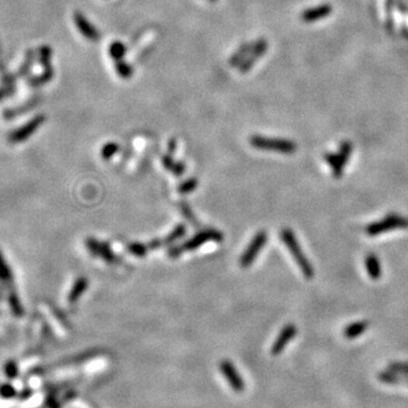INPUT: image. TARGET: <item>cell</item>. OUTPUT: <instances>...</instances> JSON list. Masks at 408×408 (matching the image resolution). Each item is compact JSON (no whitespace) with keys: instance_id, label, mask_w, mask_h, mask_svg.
I'll return each mask as SVG.
<instances>
[{"instance_id":"cell-1","label":"cell","mask_w":408,"mask_h":408,"mask_svg":"<svg viewBox=\"0 0 408 408\" xmlns=\"http://www.w3.org/2000/svg\"><path fill=\"white\" fill-rule=\"evenodd\" d=\"M280 238L282 239V242L285 243L288 251H289L290 254L293 255V258L296 261V263H297V266L299 267V269L302 270L304 277H305L306 279L313 278L314 277L313 267H312L309 259H307L305 257V254H304V252L302 250L301 245H299L297 242V238H296L294 231L289 229V228H283V229L280 231Z\"/></svg>"},{"instance_id":"cell-2","label":"cell","mask_w":408,"mask_h":408,"mask_svg":"<svg viewBox=\"0 0 408 408\" xmlns=\"http://www.w3.org/2000/svg\"><path fill=\"white\" fill-rule=\"evenodd\" d=\"M223 239L222 233H220L219 230L215 229H206L203 230L201 233H199L194 236L193 238L189 239L185 243L181 244V245L173 246L171 249L168 251V257L171 259H176L178 257H181L183 253H185L187 251H194L201 247L203 244H205L207 242H221Z\"/></svg>"},{"instance_id":"cell-3","label":"cell","mask_w":408,"mask_h":408,"mask_svg":"<svg viewBox=\"0 0 408 408\" xmlns=\"http://www.w3.org/2000/svg\"><path fill=\"white\" fill-rule=\"evenodd\" d=\"M250 143L255 149L280 152V153L285 154H291L297 150V144L293 141H289V139L269 138L261 135L251 136Z\"/></svg>"},{"instance_id":"cell-4","label":"cell","mask_w":408,"mask_h":408,"mask_svg":"<svg viewBox=\"0 0 408 408\" xmlns=\"http://www.w3.org/2000/svg\"><path fill=\"white\" fill-rule=\"evenodd\" d=\"M408 228V219L403 217V215L391 213L385 217V219L379 220V221L372 222L366 227V234L374 237L380 234L387 233V231L395 229H406Z\"/></svg>"},{"instance_id":"cell-5","label":"cell","mask_w":408,"mask_h":408,"mask_svg":"<svg viewBox=\"0 0 408 408\" xmlns=\"http://www.w3.org/2000/svg\"><path fill=\"white\" fill-rule=\"evenodd\" d=\"M351 151H353V145L350 142L345 141L341 143L338 153H327L325 155L326 161L329 163L331 169H333V175L336 178H340L342 176L343 167L346 166L348 159L350 157Z\"/></svg>"},{"instance_id":"cell-6","label":"cell","mask_w":408,"mask_h":408,"mask_svg":"<svg viewBox=\"0 0 408 408\" xmlns=\"http://www.w3.org/2000/svg\"><path fill=\"white\" fill-rule=\"evenodd\" d=\"M267 242H268L267 231L261 230L255 234L253 239H252L251 243L249 244V246H247V249L242 255L241 261H239V263H241V267L249 268L253 265L255 259L258 258L260 251L266 246Z\"/></svg>"},{"instance_id":"cell-7","label":"cell","mask_w":408,"mask_h":408,"mask_svg":"<svg viewBox=\"0 0 408 408\" xmlns=\"http://www.w3.org/2000/svg\"><path fill=\"white\" fill-rule=\"evenodd\" d=\"M46 122L45 115H38L34 118H32L29 123L24 124L21 129L14 131L13 133L9 135V142L10 143H21L25 141L30 137V136L35 133L39 130V127Z\"/></svg>"},{"instance_id":"cell-8","label":"cell","mask_w":408,"mask_h":408,"mask_svg":"<svg viewBox=\"0 0 408 408\" xmlns=\"http://www.w3.org/2000/svg\"><path fill=\"white\" fill-rule=\"evenodd\" d=\"M85 245L86 249L89 250L92 254L98 258H101L108 263H115L118 261V258L116 257L114 251L111 250L109 244H107L105 242H100L98 239L94 238H87Z\"/></svg>"},{"instance_id":"cell-9","label":"cell","mask_w":408,"mask_h":408,"mask_svg":"<svg viewBox=\"0 0 408 408\" xmlns=\"http://www.w3.org/2000/svg\"><path fill=\"white\" fill-rule=\"evenodd\" d=\"M220 371H221L223 378L227 380V382L229 383V386L231 388H233L235 393H242L244 388H245V385H244L241 374L238 373V371L234 366V364L230 361L223 359V361L220 363Z\"/></svg>"},{"instance_id":"cell-10","label":"cell","mask_w":408,"mask_h":408,"mask_svg":"<svg viewBox=\"0 0 408 408\" xmlns=\"http://www.w3.org/2000/svg\"><path fill=\"white\" fill-rule=\"evenodd\" d=\"M296 334H297V329H296V326L293 325V323H289V325H286L283 327L271 347V354L273 356L281 354L286 348L287 343L295 338Z\"/></svg>"},{"instance_id":"cell-11","label":"cell","mask_w":408,"mask_h":408,"mask_svg":"<svg viewBox=\"0 0 408 408\" xmlns=\"http://www.w3.org/2000/svg\"><path fill=\"white\" fill-rule=\"evenodd\" d=\"M74 22L77 30L81 32L84 38L90 40V41H98L100 39V33L93 24H92L85 16L79 11H75Z\"/></svg>"},{"instance_id":"cell-12","label":"cell","mask_w":408,"mask_h":408,"mask_svg":"<svg viewBox=\"0 0 408 408\" xmlns=\"http://www.w3.org/2000/svg\"><path fill=\"white\" fill-rule=\"evenodd\" d=\"M267 49H268V42L265 39H260L257 42L253 43L249 57H247L245 61L243 62L242 65L238 67L239 70H241L242 73H247V71L253 67L255 62H257L259 58H261L262 56L266 54Z\"/></svg>"},{"instance_id":"cell-13","label":"cell","mask_w":408,"mask_h":408,"mask_svg":"<svg viewBox=\"0 0 408 408\" xmlns=\"http://www.w3.org/2000/svg\"><path fill=\"white\" fill-rule=\"evenodd\" d=\"M186 233V227L184 225H178L175 229L171 231V233L167 236L165 239H154L151 243L147 244L149 245L150 250H157L159 247L165 246V245H170V244L175 243L177 239L182 238Z\"/></svg>"},{"instance_id":"cell-14","label":"cell","mask_w":408,"mask_h":408,"mask_svg":"<svg viewBox=\"0 0 408 408\" xmlns=\"http://www.w3.org/2000/svg\"><path fill=\"white\" fill-rule=\"evenodd\" d=\"M331 11H333V7L330 5H321L304 11L302 14V19L306 23L317 22L320 21V19L327 17V16H329L331 14Z\"/></svg>"},{"instance_id":"cell-15","label":"cell","mask_w":408,"mask_h":408,"mask_svg":"<svg viewBox=\"0 0 408 408\" xmlns=\"http://www.w3.org/2000/svg\"><path fill=\"white\" fill-rule=\"evenodd\" d=\"M365 268L367 271V274L370 275L371 279L378 280L381 278L382 275V268L380 265L379 259L377 258V255L374 254H369L365 258Z\"/></svg>"},{"instance_id":"cell-16","label":"cell","mask_w":408,"mask_h":408,"mask_svg":"<svg viewBox=\"0 0 408 408\" xmlns=\"http://www.w3.org/2000/svg\"><path fill=\"white\" fill-rule=\"evenodd\" d=\"M87 285H89V281L85 277H79L75 280L73 287H71V290L69 295H68V302L69 303H76L78 301V298L85 293Z\"/></svg>"},{"instance_id":"cell-17","label":"cell","mask_w":408,"mask_h":408,"mask_svg":"<svg viewBox=\"0 0 408 408\" xmlns=\"http://www.w3.org/2000/svg\"><path fill=\"white\" fill-rule=\"evenodd\" d=\"M367 328H369V322L367 321H357L350 323L343 330V336L347 339H355L365 333Z\"/></svg>"},{"instance_id":"cell-18","label":"cell","mask_w":408,"mask_h":408,"mask_svg":"<svg viewBox=\"0 0 408 408\" xmlns=\"http://www.w3.org/2000/svg\"><path fill=\"white\" fill-rule=\"evenodd\" d=\"M252 46L253 43H243V45L239 47V49L236 51V53L231 56L229 59V65L231 67H239L243 64V62L249 57V55L251 53Z\"/></svg>"},{"instance_id":"cell-19","label":"cell","mask_w":408,"mask_h":408,"mask_svg":"<svg viewBox=\"0 0 408 408\" xmlns=\"http://www.w3.org/2000/svg\"><path fill=\"white\" fill-rule=\"evenodd\" d=\"M161 160H162L163 167H165L167 170H169L171 174H174L175 176L181 177V176L185 173V169H186L185 165H184L183 162L175 161L173 157H171V154L163 155Z\"/></svg>"},{"instance_id":"cell-20","label":"cell","mask_w":408,"mask_h":408,"mask_svg":"<svg viewBox=\"0 0 408 408\" xmlns=\"http://www.w3.org/2000/svg\"><path fill=\"white\" fill-rule=\"evenodd\" d=\"M0 281L2 283H11L13 281V273H11L10 267L8 266L1 252H0Z\"/></svg>"},{"instance_id":"cell-21","label":"cell","mask_w":408,"mask_h":408,"mask_svg":"<svg viewBox=\"0 0 408 408\" xmlns=\"http://www.w3.org/2000/svg\"><path fill=\"white\" fill-rule=\"evenodd\" d=\"M126 54V47L121 41H115L109 47V55L115 62L122 61Z\"/></svg>"},{"instance_id":"cell-22","label":"cell","mask_w":408,"mask_h":408,"mask_svg":"<svg viewBox=\"0 0 408 408\" xmlns=\"http://www.w3.org/2000/svg\"><path fill=\"white\" fill-rule=\"evenodd\" d=\"M54 74L55 73H54V68L53 67L46 68L45 73H43L42 75L31 78L30 79V84L32 86H41V85H43V84L50 82L54 77Z\"/></svg>"},{"instance_id":"cell-23","label":"cell","mask_w":408,"mask_h":408,"mask_svg":"<svg viewBox=\"0 0 408 408\" xmlns=\"http://www.w3.org/2000/svg\"><path fill=\"white\" fill-rule=\"evenodd\" d=\"M378 379L382 383H387V385H399V383L402 382L401 378L398 377V374L395 373V372L393 371H390L389 369L380 372V373L378 374Z\"/></svg>"},{"instance_id":"cell-24","label":"cell","mask_w":408,"mask_h":408,"mask_svg":"<svg viewBox=\"0 0 408 408\" xmlns=\"http://www.w3.org/2000/svg\"><path fill=\"white\" fill-rule=\"evenodd\" d=\"M115 68L117 74L121 76L122 78H131L132 76H133V68H132L129 63L124 62L123 59L122 61L116 62Z\"/></svg>"},{"instance_id":"cell-25","label":"cell","mask_w":408,"mask_h":408,"mask_svg":"<svg viewBox=\"0 0 408 408\" xmlns=\"http://www.w3.org/2000/svg\"><path fill=\"white\" fill-rule=\"evenodd\" d=\"M9 305H10V309L13 311V313L16 315V317H22L24 314V309H23V305L21 301H19V297L18 295L15 293V291H11L10 295H9Z\"/></svg>"},{"instance_id":"cell-26","label":"cell","mask_w":408,"mask_h":408,"mask_svg":"<svg viewBox=\"0 0 408 408\" xmlns=\"http://www.w3.org/2000/svg\"><path fill=\"white\" fill-rule=\"evenodd\" d=\"M127 250L131 254H133L134 257L137 258H144L149 251V246L147 244H142V243H131L129 246H127Z\"/></svg>"},{"instance_id":"cell-27","label":"cell","mask_w":408,"mask_h":408,"mask_svg":"<svg viewBox=\"0 0 408 408\" xmlns=\"http://www.w3.org/2000/svg\"><path fill=\"white\" fill-rule=\"evenodd\" d=\"M198 185H199V182L197 178H189V179H186L185 182L179 184L177 187V191H178V193H181V194H189L191 193V192H193L195 189H197Z\"/></svg>"},{"instance_id":"cell-28","label":"cell","mask_w":408,"mask_h":408,"mask_svg":"<svg viewBox=\"0 0 408 408\" xmlns=\"http://www.w3.org/2000/svg\"><path fill=\"white\" fill-rule=\"evenodd\" d=\"M40 62H41L42 66L45 68L51 67V56H53V50L49 46H42L39 50Z\"/></svg>"},{"instance_id":"cell-29","label":"cell","mask_w":408,"mask_h":408,"mask_svg":"<svg viewBox=\"0 0 408 408\" xmlns=\"http://www.w3.org/2000/svg\"><path fill=\"white\" fill-rule=\"evenodd\" d=\"M119 151V145L115 142L106 143L101 150V157L105 160H109Z\"/></svg>"},{"instance_id":"cell-30","label":"cell","mask_w":408,"mask_h":408,"mask_svg":"<svg viewBox=\"0 0 408 408\" xmlns=\"http://www.w3.org/2000/svg\"><path fill=\"white\" fill-rule=\"evenodd\" d=\"M26 61L24 62V65L21 67V69H19V73L18 76L19 77H23L24 75L27 74V71L30 70V68L32 67V64L34 62V51L33 50H29V53L26 54Z\"/></svg>"},{"instance_id":"cell-31","label":"cell","mask_w":408,"mask_h":408,"mask_svg":"<svg viewBox=\"0 0 408 408\" xmlns=\"http://www.w3.org/2000/svg\"><path fill=\"white\" fill-rule=\"evenodd\" d=\"M388 369H389L390 371L395 372V373H397V374L406 375V374H408V363L393 362V363H390L389 365H388Z\"/></svg>"},{"instance_id":"cell-32","label":"cell","mask_w":408,"mask_h":408,"mask_svg":"<svg viewBox=\"0 0 408 408\" xmlns=\"http://www.w3.org/2000/svg\"><path fill=\"white\" fill-rule=\"evenodd\" d=\"M176 150V139H170L168 144V154H173Z\"/></svg>"},{"instance_id":"cell-33","label":"cell","mask_w":408,"mask_h":408,"mask_svg":"<svg viewBox=\"0 0 408 408\" xmlns=\"http://www.w3.org/2000/svg\"><path fill=\"white\" fill-rule=\"evenodd\" d=\"M405 377H406V379H407V381H408V374H406V375H405Z\"/></svg>"},{"instance_id":"cell-34","label":"cell","mask_w":408,"mask_h":408,"mask_svg":"<svg viewBox=\"0 0 408 408\" xmlns=\"http://www.w3.org/2000/svg\"><path fill=\"white\" fill-rule=\"evenodd\" d=\"M210 1H212V2H214V1H217V0H210Z\"/></svg>"}]
</instances>
